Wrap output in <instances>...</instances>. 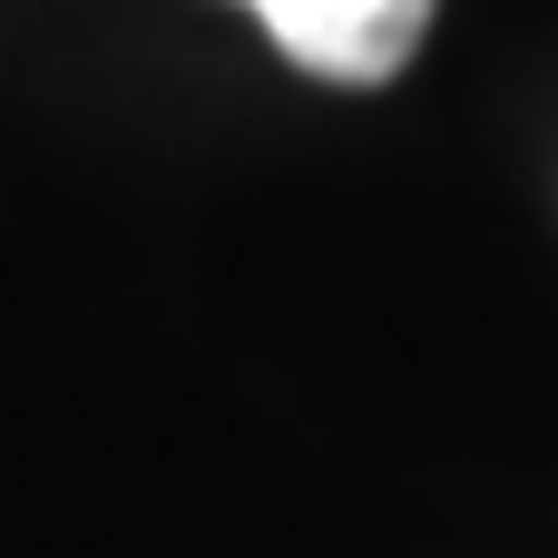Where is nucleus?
<instances>
[{"instance_id":"obj_1","label":"nucleus","mask_w":558,"mask_h":558,"mask_svg":"<svg viewBox=\"0 0 558 558\" xmlns=\"http://www.w3.org/2000/svg\"><path fill=\"white\" fill-rule=\"evenodd\" d=\"M245 10L265 20V39L294 69H314L333 88L402 78L412 49H422V29H432V0H245Z\"/></svg>"}]
</instances>
